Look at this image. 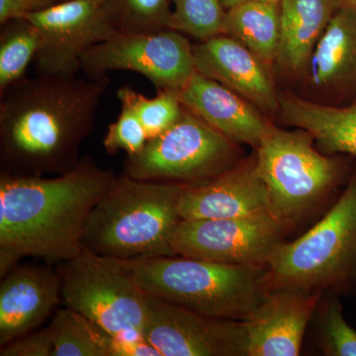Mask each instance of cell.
Wrapping results in <instances>:
<instances>
[{
    "mask_svg": "<svg viewBox=\"0 0 356 356\" xmlns=\"http://www.w3.org/2000/svg\"><path fill=\"white\" fill-rule=\"evenodd\" d=\"M270 289L339 292L356 283V175L331 210L266 264Z\"/></svg>",
    "mask_w": 356,
    "mask_h": 356,
    "instance_id": "cell-5",
    "label": "cell"
},
{
    "mask_svg": "<svg viewBox=\"0 0 356 356\" xmlns=\"http://www.w3.org/2000/svg\"><path fill=\"white\" fill-rule=\"evenodd\" d=\"M234 144L191 110L165 133L127 156L123 173L145 181L197 184L229 168Z\"/></svg>",
    "mask_w": 356,
    "mask_h": 356,
    "instance_id": "cell-8",
    "label": "cell"
},
{
    "mask_svg": "<svg viewBox=\"0 0 356 356\" xmlns=\"http://www.w3.org/2000/svg\"><path fill=\"white\" fill-rule=\"evenodd\" d=\"M341 2L343 6L348 7V8L356 11V0H341Z\"/></svg>",
    "mask_w": 356,
    "mask_h": 356,
    "instance_id": "cell-33",
    "label": "cell"
},
{
    "mask_svg": "<svg viewBox=\"0 0 356 356\" xmlns=\"http://www.w3.org/2000/svg\"><path fill=\"white\" fill-rule=\"evenodd\" d=\"M307 131L271 126L257 146L255 168L266 184L274 217L298 221L332 188L339 175L337 161L318 153Z\"/></svg>",
    "mask_w": 356,
    "mask_h": 356,
    "instance_id": "cell-6",
    "label": "cell"
},
{
    "mask_svg": "<svg viewBox=\"0 0 356 356\" xmlns=\"http://www.w3.org/2000/svg\"><path fill=\"white\" fill-rule=\"evenodd\" d=\"M53 337L49 325L0 346V356H53Z\"/></svg>",
    "mask_w": 356,
    "mask_h": 356,
    "instance_id": "cell-29",
    "label": "cell"
},
{
    "mask_svg": "<svg viewBox=\"0 0 356 356\" xmlns=\"http://www.w3.org/2000/svg\"><path fill=\"white\" fill-rule=\"evenodd\" d=\"M63 303L57 269L14 266L0 284V346L38 329Z\"/></svg>",
    "mask_w": 356,
    "mask_h": 356,
    "instance_id": "cell-15",
    "label": "cell"
},
{
    "mask_svg": "<svg viewBox=\"0 0 356 356\" xmlns=\"http://www.w3.org/2000/svg\"><path fill=\"white\" fill-rule=\"evenodd\" d=\"M341 0H280V44L276 64L285 72L305 69Z\"/></svg>",
    "mask_w": 356,
    "mask_h": 356,
    "instance_id": "cell-19",
    "label": "cell"
},
{
    "mask_svg": "<svg viewBox=\"0 0 356 356\" xmlns=\"http://www.w3.org/2000/svg\"><path fill=\"white\" fill-rule=\"evenodd\" d=\"M196 70L235 91L262 113L280 109V95L266 65L243 44L225 34L193 46Z\"/></svg>",
    "mask_w": 356,
    "mask_h": 356,
    "instance_id": "cell-16",
    "label": "cell"
},
{
    "mask_svg": "<svg viewBox=\"0 0 356 356\" xmlns=\"http://www.w3.org/2000/svg\"><path fill=\"white\" fill-rule=\"evenodd\" d=\"M178 96L185 108L234 143L257 147L273 126L254 104L198 72L178 91Z\"/></svg>",
    "mask_w": 356,
    "mask_h": 356,
    "instance_id": "cell-17",
    "label": "cell"
},
{
    "mask_svg": "<svg viewBox=\"0 0 356 356\" xmlns=\"http://www.w3.org/2000/svg\"><path fill=\"white\" fill-rule=\"evenodd\" d=\"M65 1V0H60V2Z\"/></svg>",
    "mask_w": 356,
    "mask_h": 356,
    "instance_id": "cell-35",
    "label": "cell"
},
{
    "mask_svg": "<svg viewBox=\"0 0 356 356\" xmlns=\"http://www.w3.org/2000/svg\"><path fill=\"white\" fill-rule=\"evenodd\" d=\"M170 29L205 41L222 34L225 13L219 0H170Z\"/></svg>",
    "mask_w": 356,
    "mask_h": 356,
    "instance_id": "cell-25",
    "label": "cell"
},
{
    "mask_svg": "<svg viewBox=\"0 0 356 356\" xmlns=\"http://www.w3.org/2000/svg\"><path fill=\"white\" fill-rule=\"evenodd\" d=\"M178 210L182 220L236 219L273 214L268 191L254 163L229 166L209 180L185 185Z\"/></svg>",
    "mask_w": 356,
    "mask_h": 356,
    "instance_id": "cell-14",
    "label": "cell"
},
{
    "mask_svg": "<svg viewBox=\"0 0 356 356\" xmlns=\"http://www.w3.org/2000/svg\"><path fill=\"white\" fill-rule=\"evenodd\" d=\"M184 187L122 172L91 212L81 241L83 250L122 261L173 257Z\"/></svg>",
    "mask_w": 356,
    "mask_h": 356,
    "instance_id": "cell-3",
    "label": "cell"
},
{
    "mask_svg": "<svg viewBox=\"0 0 356 356\" xmlns=\"http://www.w3.org/2000/svg\"><path fill=\"white\" fill-rule=\"evenodd\" d=\"M219 1L222 8H224L225 10H228V9L232 8V7L243 2V0H219Z\"/></svg>",
    "mask_w": 356,
    "mask_h": 356,
    "instance_id": "cell-32",
    "label": "cell"
},
{
    "mask_svg": "<svg viewBox=\"0 0 356 356\" xmlns=\"http://www.w3.org/2000/svg\"><path fill=\"white\" fill-rule=\"evenodd\" d=\"M0 30V95L25 79L41 46V35L27 18L7 21Z\"/></svg>",
    "mask_w": 356,
    "mask_h": 356,
    "instance_id": "cell-23",
    "label": "cell"
},
{
    "mask_svg": "<svg viewBox=\"0 0 356 356\" xmlns=\"http://www.w3.org/2000/svg\"><path fill=\"white\" fill-rule=\"evenodd\" d=\"M318 341L325 355L356 356V331L343 318L337 297H327L318 308Z\"/></svg>",
    "mask_w": 356,
    "mask_h": 356,
    "instance_id": "cell-27",
    "label": "cell"
},
{
    "mask_svg": "<svg viewBox=\"0 0 356 356\" xmlns=\"http://www.w3.org/2000/svg\"><path fill=\"white\" fill-rule=\"evenodd\" d=\"M109 86L108 76L36 74L7 88L0 95L1 172L47 177L72 170Z\"/></svg>",
    "mask_w": 356,
    "mask_h": 356,
    "instance_id": "cell-1",
    "label": "cell"
},
{
    "mask_svg": "<svg viewBox=\"0 0 356 356\" xmlns=\"http://www.w3.org/2000/svg\"><path fill=\"white\" fill-rule=\"evenodd\" d=\"M222 34L243 44L264 65H273L280 51V2L243 0L226 10Z\"/></svg>",
    "mask_w": 356,
    "mask_h": 356,
    "instance_id": "cell-21",
    "label": "cell"
},
{
    "mask_svg": "<svg viewBox=\"0 0 356 356\" xmlns=\"http://www.w3.org/2000/svg\"><path fill=\"white\" fill-rule=\"evenodd\" d=\"M49 327L53 356H113V337L79 312L58 309Z\"/></svg>",
    "mask_w": 356,
    "mask_h": 356,
    "instance_id": "cell-22",
    "label": "cell"
},
{
    "mask_svg": "<svg viewBox=\"0 0 356 356\" xmlns=\"http://www.w3.org/2000/svg\"><path fill=\"white\" fill-rule=\"evenodd\" d=\"M112 22L122 33L170 29V0H107Z\"/></svg>",
    "mask_w": 356,
    "mask_h": 356,
    "instance_id": "cell-26",
    "label": "cell"
},
{
    "mask_svg": "<svg viewBox=\"0 0 356 356\" xmlns=\"http://www.w3.org/2000/svg\"><path fill=\"white\" fill-rule=\"evenodd\" d=\"M286 225L273 214L219 220H182L175 232V255L236 264L266 266L283 241Z\"/></svg>",
    "mask_w": 356,
    "mask_h": 356,
    "instance_id": "cell-11",
    "label": "cell"
},
{
    "mask_svg": "<svg viewBox=\"0 0 356 356\" xmlns=\"http://www.w3.org/2000/svg\"><path fill=\"white\" fill-rule=\"evenodd\" d=\"M317 293L276 288L243 322L248 356H297L318 305Z\"/></svg>",
    "mask_w": 356,
    "mask_h": 356,
    "instance_id": "cell-13",
    "label": "cell"
},
{
    "mask_svg": "<svg viewBox=\"0 0 356 356\" xmlns=\"http://www.w3.org/2000/svg\"><path fill=\"white\" fill-rule=\"evenodd\" d=\"M145 292L224 320H243L270 290L266 266H236L173 257L126 261Z\"/></svg>",
    "mask_w": 356,
    "mask_h": 356,
    "instance_id": "cell-4",
    "label": "cell"
},
{
    "mask_svg": "<svg viewBox=\"0 0 356 356\" xmlns=\"http://www.w3.org/2000/svg\"><path fill=\"white\" fill-rule=\"evenodd\" d=\"M120 114L116 121L110 124L103 146L111 156L120 151L132 156L144 149L149 137L135 111L126 103L120 102Z\"/></svg>",
    "mask_w": 356,
    "mask_h": 356,
    "instance_id": "cell-28",
    "label": "cell"
},
{
    "mask_svg": "<svg viewBox=\"0 0 356 356\" xmlns=\"http://www.w3.org/2000/svg\"><path fill=\"white\" fill-rule=\"evenodd\" d=\"M117 177L89 156L54 177L1 172V277L24 257L60 264L79 254L91 212Z\"/></svg>",
    "mask_w": 356,
    "mask_h": 356,
    "instance_id": "cell-2",
    "label": "cell"
},
{
    "mask_svg": "<svg viewBox=\"0 0 356 356\" xmlns=\"http://www.w3.org/2000/svg\"><path fill=\"white\" fill-rule=\"evenodd\" d=\"M113 356H161L142 332L113 337Z\"/></svg>",
    "mask_w": 356,
    "mask_h": 356,
    "instance_id": "cell-30",
    "label": "cell"
},
{
    "mask_svg": "<svg viewBox=\"0 0 356 356\" xmlns=\"http://www.w3.org/2000/svg\"><path fill=\"white\" fill-rule=\"evenodd\" d=\"M117 97L137 114L149 140L172 128L181 118L185 109L178 91L170 89L156 90V95L149 98L129 86H122L117 91Z\"/></svg>",
    "mask_w": 356,
    "mask_h": 356,
    "instance_id": "cell-24",
    "label": "cell"
},
{
    "mask_svg": "<svg viewBox=\"0 0 356 356\" xmlns=\"http://www.w3.org/2000/svg\"><path fill=\"white\" fill-rule=\"evenodd\" d=\"M278 111L286 125L310 133L325 153L356 156V103L332 106L288 92L280 95Z\"/></svg>",
    "mask_w": 356,
    "mask_h": 356,
    "instance_id": "cell-20",
    "label": "cell"
},
{
    "mask_svg": "<svg viewBox=\"0 0 356 356\" xmlns=\"http://www.w3.org/2000/svg\"><path fill=\"white\" fill-rule=\"evenodd\" d=\"M143 334L161 356H248L242 320L207 317L149 294Z\"/></svg>",
    "mask_w": 356,
    "mask_h": 356,
    "instance_id": "cell-12",
    "label": "cell"
},
{
    "mask_svg": "<svg viewBox=\"0 0 356 356\" xmlns=\"http://www.w3.org/2000/svg\"><path fill=\"white\" fill-rule=\"evenodd\" d=\"M261 1H266V2H275V3H278L280 0H261Z\"/></svg>",
    "mask_w": 356,
    "mask_h": 356,
    "instance_id": "cell-34",
    "label": "cell"
},
{
    "mask_svg": "<svg viewBox=\"0 0 356 356\" xmlns=\"http://www.w3.org/2000/svg\"><path fill=\"white\" fill-rule=\"evenodd\" d=\"M24 18L34 23L41 35L33 63L39 76L76 77L83 54L118 32L107 0H65Z\"/></svg>",
    "mask_w": 356,
    "mask_h": 356,
    "instance_id": "cell-10",
    "label": "cell"
},
{
    "mask_svg": "<svg viewBox=\"0 0 356 356\" xmlns=\"http://www.w3.org/2000/svg\"><path fill=\"white\" fill-rule=\"evenodd\" d=\"M56 269L65 307L95 321L113 337L144 331L147 293L134 278L127 261L83 248Z\"/></svg>",
    "mask_w": 356,
    "mask_h": 356,
    "instance_id": "cell-7",
    "label": "cell"
},
{
    "mask_svg": "<svg viewBox=\"0 0 356 356\" xmlns=\"http://www.w3.org/2000/svg\"><path fill=\"white\" fill-rule=\"evenodd\" d=\"M306 67L316 89L336 95H356V11L341 7Z\"/></svg>",
    "mask_w": 356,
    "mask_h": 356,
    "instance_id": "cell-18",
    "label": "cell"
},
{
    "mask_svg": "<svg viewBox=\"0 0 356 356\" xmlns=\"http://www.w3.org/2000/svg\"><path fill=\"white\" fill-rule=\"evenodd\" d=\"M81 70L91 79L129 70L146 77L156 90L175 91L184 88L197 72L193 44L186 35L173 29L115 33L83 54Z\"/></svg>",
    "mask_w": 356,
    "mask_h": 356,
    "instance_id": "cell-9",
    "label": "cell"
},
{
    "mask_svg": "<svg viewBox=\"0 0 356 356\" xmlns=\"http://www.w3.org/2000/svg\"><path fill=\"white\" fill-rule=\"evenodd\" d=\"M60 0H0V24L29 14L41 13L56 6Z\"/></svg>",
    "mask_w": 356,
    "mask_h": 356,
    "instance_id": "cell-31",
    "label": "cell"
}]
</instances>
